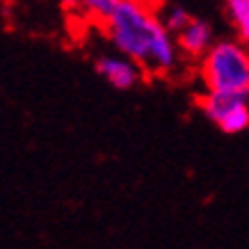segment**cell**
Returning a JSON list of instances; mask_svg holds the SVG:
<instances>
[{"mask_svg": "<svg viewBox=\"0 0 249 249\" xmlns=\"http://www.w3.org/2000/svg\"><path fill=\"white\" fill-rule=\"evenodd\" d=\"M199 64V76L211 91H247L249 94V46L242 41L213 44Z\"/></svg>", "mask_w": 249, "mask_h": 249, "instance_id": "cell-2", "label": "cell"}, {"mask_svg": "<svg viewBox=\"0 0 249 249\" xmlns=\"http://www.w3.org/2000/svg\"><path fill=\"white\" fill-rule=\"evenodd\" d=\"M160 18H162L165 28H167L169 32H172L174 37H176V35H178V32H181L190 21H192V16H190L183 7H169V9H165Z\"/></svg>", "mask_w": 249, "mask_h": 249, "instance_id": "cell-9", "label": "cell"}, {"mask_svg": "<svg viewBox=\"0 0 249 249\" xmlns=\"http://www.w3.org/2000/svg\"><path fill=\"white\" fill-rule=\"evenodd\" d=\"M96 73L103 80H106L110 87L114 89H133L135 85H140V80L144 78V69L137 64L135 60H130L128 55L124 53H106V55H98L96 62Z\"/></svg>", "mask_w": 249, "mask_h": 249, "instance_id": "cell-3", "label": "cell"}, {"mask_svg": "<svg viewBox=\"0 0 249 249\" xmlns=\"http://www.w3.org/2000/svg\"><path fill=\"white\" fill-rule=\"evenodd\" d=\"M60 7L69 9V12H73V9H80V0H55Z\"/></svg>", "mask_w": 249, "mask_h": 249, "instance_id": "cell-10", "label": "cell"}, {"mask_svg": "<svg viewBox=\"0 0 249 249\" xmlns=\"http://www.w3.org/2000/svg\"><path fill=\"white\" fill-rule=\"evenodd\" d=\"M245 98H249L247 91H211V89H206V94H201L196 103H199L201 112H204L213 124H217L235 103H240Z\"/></svg>", "mask_w": 249, "mask_h": 249, "instance_id": "cell-5", "label": "cell"}, {"mask_svg": "<svg viewBox=\"0 0 249 249\" xmlns=\"http://www.w3.org/2000/svg\"><path fill=\"white\" fill-rule=\"evenodd\" d=\"M103 30L114 51L135 60L149 76H165L178 62L176 37L146 0H121Z\"/></svg>", "mask_w": 249, "mask_h": 249, "instance_id": "cell-1", "label": "cell"}, {"mask_svg": "<svg viewBox=\"0 0 249 249\" xmlns=\"http://www.w3.org/2000/svg\"><path fill=\"white\" fill-rule=\"evenodd\" d=\"M217 128L222 130V133H227V135H235V133L247 130L249 128V98L235 103V106L217 121Z\"/></svg>", "mask_w": 249, "mask_h": 249, "instance_id": "cell-6", "label": "cell"}, {"mask_svg": "<svg viewBox=\"0 0 249 249\" xmlns=\"http://www.w3.org/2000/svg\"><path fill=\"white\" fill-rule=\"evenodd\" d=\"M227 14L238 39L249 46V0H227Z\"/></svg>", "mask_w": 249, "mask_h": 249, "instance_id": "cell-7", "label": "cell"}, {"mask_svg": "<svg viewBox=\"0 0 249 249\" xmlns=\"http://www.w3.org/2000/svg\"><path fill=\"white\" fill-rule=\"evenodd\" d=\"M176 44L185 57L192 60H201L206 55V51L213 46V28L206 21L192 18V21L176 35Z\"/></svg>", "mask_w": 249, "mask_h": 249, "instance_id": "cell-4", "label": "cell"}, {"mask_svg": "<svg viewBox=\"0 0 249 249\" xmlns=\"http://www.w3.org/2000/svg\"><path fill=\"white\" fill-rule=\"evenodd\" d=\"M121 0H80V9L87 16H91L94 21L103 23L107 16L114 12V7L119 5Z\"/></svg>", "mask_w": 249, "mask_h": 249, "instance_id": "cell-8", "label": "cell"}]
</instances>
